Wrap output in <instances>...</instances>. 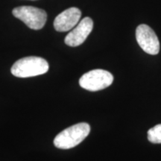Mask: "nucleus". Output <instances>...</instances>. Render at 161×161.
<instances>
[{"mask_svg":"<svg viewBox=\"0 0 161 161\" xmlns=\"http://www.w3.org/2000/svg\"><path fill=\"white\" fill-rule=\"evenodd\" d=\"M90 126L86 122H81L70 126L55 136L54 145L60 149L74 148L89 135Z\"/></svg>","mask_w":161,"mask_h":161,"instance_id":"f257e3e1","label":"nucleus"},{"mask_svg":"<svg viewBox=\"0 0 161 161\" xmlns=\"http://www.w3.org/2000/svg\"><path fill=\"white\" fill-rule=\"evenodd\" d=\"M49 70V64L43 58L35 56L21 58L11 67V73L18 78H29L43 75Z\"/></svg>","mask_w":161,"mask_h":161,"instance_id":"f03ea898","label":"nucleus"},{"mask_svg":"<svg viewBox=\"0 0 161 161\" xmlns=\"http://www.w3.org/2000/svg\"><path fill=\"white\" fill-rule=\"evenodd\" d=\"M12 13L16 18L34 30L41 29L47 19V14L44 10L33 6H19L15 8Z\"/></svg>","mask_w":161,"mask_h":161,"instance_id":"7ed1b4c3","label":"nucleus"},{"mask_svg":"<svg viewBox=\"0 0 161 161\" xmlns=\"http://www.w3.org/2000/svg\"><path fill=\"white\" fill-rule=\"evenodd\" d=\"M114 76L110 72L104 69H93L81 76L79 84L82 88L89 91H98L110 86Z\"/></svg>","mask_w":161,"mask_h":161,"instance_id":"20e7f679","label":"nucleus"},{"mask_svg":"<svg viewBox=\"0 0 161 161\" xmlns=\"http://www.w3.org/2000/svg\"><path fill=\"white\" fill-rule=\"evenodd\" d=\"M136 39L140 48L149 55H158L160 42L155 32L146 24H141L136 29Z\"/></svg>","mask_w":161,"mask_h":161,"instance_id":"39448f33","label":"nucleus"},{"mask_svg":"<svg viewBox=\"0 0 161 161\" xmlns=\"http://www.w3.org/2000/svg\"><path fill=\"white\" fill-rule=\"evenodd\" d=\"M93 28V21L90 17H85L66 35L64 42L67 46L75 47L85 41Z\"/></svg>","mask_w":161,"mask_h":161,"instance_id":"423d86ee","label":"nucleus"},{"mask_svg":"<svg viewBox=\"0 0 161 161\" xmlns=\"http://www.w3.org/2000/svg\"><path fill=\"white\" fill-rule=\"evenodd\" d=\"M81 11L77 8L72 7L61 12L54 21V27L57 31H68L73 29L80 22Z\"/></svg>","mask_w":161,"mask_h":161,"instance_id":"0eeeda50","label":"nucleus"},{"mask_svg":"<svg viewBox=\"0 0 161 161\" xmlns=\"http://www.w3.org/2000/svg\"><path fill=\"white\" fill-rule=\"evenodd\" d=\"M148 140L152 143H161V124L157 125L148 130Z\"/></svg>","mask_w":161,"mask_h":161,"instance_id":"6e6552de","label":"nucleus"},{"mask_svg":"<svg viewBox=\"0 0 161 161\" xmlns=\"http://www.w3.org/2000/svg\"><path fill=\"white\" fill-rule=\"evenodd\" d=\"M32 1H35V0H32Z\"/></svg>","mask_w":161,"mask_h":161,"instance_id":"1a4fd4ad","label":"nucleus"}]
</instances>
